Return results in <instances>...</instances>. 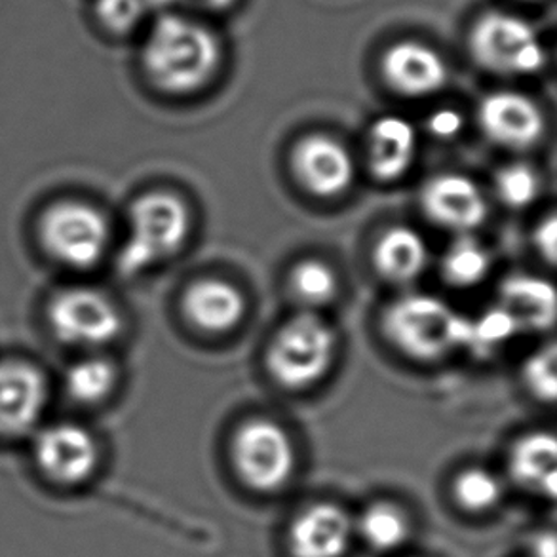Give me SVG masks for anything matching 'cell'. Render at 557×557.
<instances>
[{"mask_svg": "<svg viewBox=\"0 0 557 557\" xmlns=\"http://www.w3.org/2000/svg\"><path fill=\"white\" fill-rule=\"evenodd\" d=\"M145 7V0H96V15L106 29L124 35L141 22Z\"/></svg>", "mask_w": 557, "mask_h": 557, "instance_id": "29", "label": "cell"}, {"mask_svg": "<svg viewBox=\"0 0 557 557\" xmlns=\"http://www.w3.org/2000/svg\"><path fill=\"white\" fill-rule=\"evenodd\" d=\"M383 330L404 355L429 362L468 347L470 318L437 297L411 294L386 309Z\"/></svg>", "mask_w": 557, "mask_h": 557, "instance_id": "2", "label": "cell"}, {"mask_svg": "<svg viewBox=\"0 0 557 557\" xmlns=\"http://www.w3.org/2000/svg\"><path fill=\"white\" fill-rule=\"evenodd\" d=\"M533 557H556V536L541 535L533 544Z\"/></svg>", "mask_w": 557, "mask_h": 557, "instance_id": "32", "label": "cell"}, {"mask_svg": "<svg viewBox=\"0 0 557 557\" xmlns=\"http://www.w3.org/2000/svg\"><path fill=\"white\" fill-rule=\"evenodd\" d=\"M429 129L434 136L451 139L462 129V116L453 109H442L430 116Z\"/></svg>", "mask_w": 557, "mask_h": 557, "instance_id": "31", "label": "cell"}, {"mask_svg": "<svg viewBox=\"0 0 557 557\" xmlns=\"http://www.w3.org/2000/svg\"><path fill=\"white\" fill-rule=\"evenodd\" d=\"M183 312L188 322L202 332L225 333L240 324L246 301L240 289L231 282L203 278L183 295Z\"/></svg>", "mask_w": 557, "mask_h": 557, "instance_id": "17", "label": "cell"}, {"mask_svg": "<svg viewBox=\"0 0 557 557\" xmlns=\"http://www.w3.org/2000/svg\"><path fill=\"white\" fill-rule=\"evenodd\" d=\"M114 386L116 370L103 358H84L69 368L65 379V388L78 404H98L114 391Z\"/></svg>", "mask_w": 557, "mask_h": 557, "instance_id": "24", "label": "cell"}, {"mask_svg": "<svg viewBox=\"0 0 557 557\" xmlns=\"http://www.w3.org/2000/svg\"><path fill=\"white\" fill-rule=\"evenodd\" d=\"M45 376L29 363H0V437L35 429L46 406Z\"/></svg>", "mask_w": 557, "mask_h": 557, "instance_id": "14", "label": "cell"}, {"mask_svg": "<svg viewBox=\"0 0 557 557\" xmlns=\"http://www.w3.org/2000/svg\"><path fill=\"white\" fill-rule=\"evenodd\" d=\"M419 136L413 122L404 116L386 114L373 122L368 139V162L371 174L381 182H396L413 166Z\"/></svg>", "mask_w": 557, "mask_h": 557, "instance_id": "16", "label": "cell"}, {"mask_svg": "<svg viewBox=\"0 0 557 557\" xmlns=\"http://www.w3.org/2000/svg\"><path fill=\"white\" fill-rule=\"evenodd\" d=\"M292 289L299 301L322 307L332 301L339 289V280L330 264L320 259H305L292 271Z\"/></svg>", "mask_w": 557, "mask_h": 557, "instance_id": "25", "label": "cell"}, {"mask_svg": "<svg viewBox=\"0 0 557 557\" xmlns=\"http://www.w3.org/2000/svg\"><path fill=\"white\" fill-rule=\"evenodd\" d=\"M478 124L498 147L525 151L544 134V116L533 99L520 91H493L478 109Z\"/></svg>", "mask_w": 557, "mask_h": 557, "instance_id": "10", "label": "cell"}, {"mask_svg": "<svg viewBox=\"0 0 557 557\" xmlns=\"http://www.w3.org/2000/svg\"><path fill=\"white\" fill-rule=\"evenodd\" d=\"M221 46L208 27L183 15L162 14L145 40L141 63L159 90L183 96L210 83Z\"/></svg>", "mask_w": 557, "mask_h": 557, "instance_id": "1", "label": "cell"}, {"mask_svg": "<svg viewBox=\"0 0 557 557\" xmlns=\"http://www.w3.org/2000/svg\"><path fill=\"white\" fill-rule=\"evenodd\" d=\"M233 465L249 490L274 493L292 482L297 453L292 437L276 422L253 419L234 434Z\"/></svg>", "mask_w": 557, "mask_h": 557, "instance_id": "5", "label": "cell"}, {"mask_svg": "<svg viewBox=\"0 0 557 557\" xmlns=\"http://www.w3.org/2000/svg\"><path fill=\"white\" fill-rule=\"evenodd\" d=\"M503 309L516 320L521 332H546L556 322V292L550 282L529 274H516L503 282Z\"/></svg>", "mask_w": 557, "mask_h": 557, "instance_id": "19", "label": "cell"}, {"mask_svg": "<svg viewBox=\"0 0 557 557\" xmlns=\"http://www.w3.org/2000/svg\"><path fill=\"white\" fill-rule=\"evenodd\" d=\"M470 50L478 65L497 75H533L546 61L531 23L505 12H491L475 23Z\"/></svg>", "mask_w": 557, "mask_h": 557, "instance_id": "6", "label": "cell"}, {"mask_svg": "<svg viewBox=\"0 0 557 557\" xmlns=\"http://www.w3.org/2000/svg\"><path fill=\"white\" fill-rule=\"evenodd\" d=\"M523 379L529 391L535 394V398L546 404L556 401L557 396V352L554 345L544 347L536 355L531 356L525 368Z\"/></svg>", "mask_w": 557, "mask_h": 557, "instance_id": "28", "label": "cell"}, {"mask_svg": "<svg viewBox=\"0 0 557 557\" xmlns=\"http://www.w3.org/2000/svg\"><path fill=\"white\" fill-rule=\"evenodd\" d=\"M384 81L406 98H426L442 90L449 69L444 58L421 42H399L384 53Z\"/></svg>", "mask_w": 557, "mask_h": 557, "instance_id": "15", "label": "cell"}, {"mask_svg": "<svg viewBox=\"0 0 557 557\" xmlns=\"http://www.w3.org/2000/svg\"><path fill=\"white\" fill-rule=\"evenodd\" d=\"M508 470L513 482L541 497L557 493V444L548 432H533L521 437L510 451Z\"/></svg>", "mask_w": 557, "mask_h": 557, "instance_id": "18", "label": "cell"}, {"mask_svg": "<svg viewBox=\"0 0 557 557\" xmlns=\"http://www.w3.org/2000/svg\"><path fill=\"white\" fill-rule=\"evenodd\" d=\"M48 320L55 337L75 347H101L122 332L116 305L91 287L60 292L48 307Z\"/></svg>", "mask_w": 557, "mask_h": 557, "instance_id": "8", "label": "cell"}, {"mask_svg": "<svg viewBox=\"0 0 557 557\" xmlns=\"http://www.w3.org/2000/svg\"><path fill=\"white\" fill-rule=\"evenodd\" d=\"M520 332V325L498 305L483 312L482 317L470 320L467 348L478 356L491 355Z\"/></svg>", "mask_w": 557, "mask_h": 557, "instance_id": "26", "label": "cell"}, {"mask_svg": "<svg viewBox=\"0 0 557 557\" xmlns=\"http://www.w3.org/2000/svg\"><path fill=\"white\" fill-rule=\"evenodd\" d=\"M491 256L480 242L467 234L453 242L442 259L444 278L453 286L470 287L480 284L490 274Z\"/></svg>", "mask_w": 557, "mask_h": 557, "instance_id": "22", "label": "cell"}, {"mask_svg": "<svg viewBox=\"0 0 557 557\" xmlns=\"http://www.w3.org/2000/svg\"><path fill=\"white\" fill-rule=\"evenodd\" d=\"M421 206L430 221L453 233H470L487 219V200L482 188L467 175L432 177L422 187Z\"/></svg>", "mask_w": 557, "mask_h": 557, "instance_id": "12", "label": "cell"}, {"mask_svg": "<svg viewBox=\"0 0 557 557\" xmlns=\"http://www.w3.org/2000/svg\"><path fill=\"white\" fill-rule=\"evenodd\" d=\"M337 335L330 322L314 312L289 318L267 350V370L286 388H305L330 371Z\"/></svg>", "mask_w": 557, "mask_h": 557, "instance_id": "4", "label": "cell"}, {"mask_svg": "<svg viewBox=\"0 0 557 557\" xmlns=\"http://www.w3.org/2000/svg\"><path fill=\"white\" fill-rule=\"evenodd\" d=\"M355 533V520L343 506L318 503L295 518L287 543L294 557H345Z\"/></svg>", "mask_w": 557, "mask_h": 557, "instance_id": "13", "label": "cell"}, {"mask_svg": "<svg viewBox=\"0 0 557 557\" xmlns=\"http://www.w3.org/2000/svg\"><path fill=\"white\" fill-rule=\"evenodd\" d=\"M234 0H196V4H200L203 8H210V10H225L231 7Z\"/></svg>", "mask_w": 557, "mask_h": 557, "instance_id": "33", "label": "cell"}, {"mask_svg": "<svg viewBox=\"0 0 557 557\" xmlns=\"http://www.w3.org/2000/svg\"><path fill=\"white\" fill-rule=\"evenodd\" d=\"M535 244L539 251L543 253L546 263H556L557 253V223L556 215L544 219L541 225L536 226Z\"/></svg>", "mask_w": 557, "mask_h": 557, "instance_id": "30", "label": "cell"}, {"mask_svg": "<svg viewBox=\"0 0 557 557\" xmlns=\"http://www.w3.org/2000/svg\"><path fill=\"white\" fill-rule=\"evenodd\" d=\"M40 240L55 261L88 269L106 253L109 225L103 213L90 203L58 202L40 219Z\"/></svg>", "mask_w": 557, "mask_h": 557, "instance_id": "7", "label": "cell"}, {"mask_svg": "<svg viewBox=\"0 0 557 557\" xmlns=\"http://www.w3.org/2000/svg\"><path fill=\"white\" fill-rule=\"evenodd\" d=\"M371 550L394 554L409 541L411 523L406 512L392 503H375L363 510L362 518L355 523Z\"/></svg>", "mask_w": 557, "mask_h": 557, "instance_id": "21", "label": "cell"}, {"mask_svg": "<svg viewBox=\"0 0 557 557\" xmlns=\"http://www.w3.org/2000/svg\"><path fill=\"white\" fill-rule=\"evenodd\" d=\"M376 271L394 284L413 282L429 263V246L411 226H392L375 246Z\"/></svg>", "mask_w": 557, "mask_h": 557, "instance_id": "20", "label": "cell"}, {"mask_svg": "<svg viewBox=\"0 0 557 557\" xmlns=\"http://www.w3.org/2000/svg\"><path fill=\"white\" fill-rule=\"evenodd\" d=\"M453 497L457 505L470 513L495 510L505 498V485L497 474L485 468L462 470L453 483Z\"/></svg>", "mask_w": 557, "mask_h": 557, "instance_id": "23", "label": "cell"}, {"mask_svg": "<svg viewBox=\"0 0 557 557\" xmlns=\"http://www.w3.org/2000/svg\"><path fill=\"white\" fill-rule=\"evenodd\" d=\"M295 175L312 195L320 198L347 193L356 177L352 154L345 145L330 136H309L297 144L292 157Z\"/></svg>", "mask_w": 557, "mask_h": 557, "instance_id": "11", "label": "cell"}, {"mask_svg": "<svg viewBox=\"0 0 557 557\" xmlns=\"http://www.w3.org/2000/svg\"><path fill=\"white\" fill-rule=\"evenodd\" d=\"M497 195L503 203L513 210L528 208L541 193V182L533 168L528 164H510L497 174Z\"/></svg>", "mask_w": 557, "mask_h": 557, "instance_id": "27", "label": "cell"}, {"mask_svg": "<svg viewBox=\"0 0 557 557\" xmlns=\"http://www.w3.org/2000/svg\"><path fill=\"white\" fill-rule=\"evenodd\" d=\"M33 455L40 474L63 487L83 485L99 467L96 437L75 422H60L42 430L35 440Z\"/></svg>", "mask_w": 557, "mask_h": 557, "instance_id": "9", "label": "cell"}, {"mask_svg": "<svg viewBox=\"0 0 557 557\" xmlns=\"http://www.w3.org/2000/svg\"><path fill=\"white\" fill-rule=\"evenodd\" d=\"M190 234V211L180 196L149 193L137 198L129 211V236L121 249L119 267L136 276L166 261L182 249Z\"/></svg>", "mask_w": 557, "mask_h": 557, "instance_id": "3", "label": "cell"}, {"mask_svg": "<svg viewBox=\"0 0 557 557\" xmlns=\"http://www.w3.org/2000/svg\"><path fill=\"white\" fill-rule=\"evenodd\" d=\"M145 2L157 8H172L180 7V4H187V2H196V0H145Z\"/></svg>", "mask_w": 557, "mask_h": 557, "instance_id": "34", "label": "cell"}]
</instances>
